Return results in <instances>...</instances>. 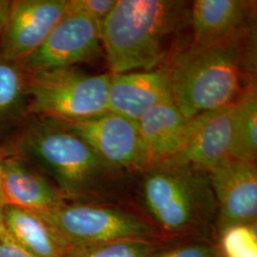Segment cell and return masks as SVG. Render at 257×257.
Instances as JSON below:
<instances>
[{
    "mask_svg": "<svg viewBox=\"0 0 257 257\" xmlns=\"http://www.w3.org/2000/svg\"><path fill=\"white\" fill-rule=\"evenodd\" d=\"M256 33L253 24L207 45L179 51L168 71L176 106L192 119L233 104L254 81Z\"/></svg>",
    "mask_w": 257,
    "mask_h": 257,
    "instance_id": "1",
    "label": "cell"
},
{
    "mask_svg": "<svg viewBox=\"0 0 257 257\" xmlns=\"http://www.w3.org/2000/svg\"><path fill=\"white\" fill-rule=\"evenodd\" d=\"M26 149L52 175L67 202L138 208V175L105 162L61 121L49 119L34 131Z\"/></svg>",
    "mask_w": 257,
    "mask_h": 257,
    "instance_id": "2",
    "label": "cell"
},
{
    "mask_svg": "<svg viewBox=\"0 0 257 257\" xmlns=\"http://www.w3.org/2000/svg\"><path fill=\"white\" fill-rule=\"evenodd\" d=\"M138 208L167 237L215 241L217 203L209 172L163 159L138 175Z\"/></svg>",
    "mask_w": 257,
    "mask_h": 257,
    "instance_id": "3",
    "label": "cell"
},
{
    "mask_svg": "<svg viewBox=\"0 0 257 257\" xmlns=\"http://www.w3.org/2000/svg\"><path fill=\"white\" fill-rule=\"evenodd\" d=\"M190 24L188 3L178 0H116L100 23L111 74L152 71Z\"/></svg>",
    "mask_w": 257,
    "mask_h": 257,
    "instance_id": "4",
    "label": "cell"
},
{
    "mask_svg": "<svg viewBox=\"0 0 257 257\" xmlns=\"http://www.w3.org/2000/svg\"><path fill=\"white\" fill-rule=\"evenodd\" d=\"M110 74H86L74 67L30 73L25 90L29 110L63 122L88 119L108 110Z\"/></svg>",
    "mask_w": 257,
    "mask_h": 257,
    "instance_id": "5",
    "label": "cell"
},
{
    "mask_svg": "<svg viewBox=\"0 0 257 257\" xmlns=\"http://www.w3.org/2000/svg\"><path fill=\"white\" fill-rule=\"evenodd\" d=\"M40 215L72 248L120 240L167 237L136 207L65 202Z\"/></svg>",
    "mask_w": 257,
    "mask_h": 257,
    "instance_id": "6",
    "label": "cell"
},
{
    "mask_svg": "<svg viewBox=\"0 0 257 257\" xmlns=\"http://www.w3.org/2000/svg\"><path fill=\"white\" fill-rule=\"evenodd\" d=\"M110 166L139 175L151 164L138 122L107 111L88 119L63 122Z\"/></svg>",
    "mask_w": 257,
    "mask_h": 257,
    "instance_id": "7",
    "label": "cell"
},
{
    "mask_svg": "<svg viewBox=\"0 0 257 257\" xmlns=\"http://www.w3.org/2000/svg\"><path fill=\"white\" fill-rule=\"evenodd\" d=\"M102 49L100 22L82 14L66 13L23 63L29 74L70 68L97 59Z\"/></svg>",
    "mask_w": 257,
    "mask_h": 257,
    "instance_id": "8",
    "label": "cell"
},
{
    "mask_svg": "<svg viewBox=\"0 0 257 257\" xmlns=\"http://www.w3.org/2000/svg\"><path fill=\"white\" fill-rule=\"evenodd\" d=\"M68 0L12 1L2 30L1 59L24 62L45 41L66 14Z\"/></svg>",
    "mask_w": 257,
    "mask_h": 257,
    "instance_id": "9",
    "label": "cell"
},
{
    "mask_svg": "<svg viewBox=\"0 0 257 257\" xmlns=\"http://www.w3.org/2000/svg\"><path fill=\"white\" fill-rule=\"evenodd\" d=\"M209 174L218 209L216 233L230 226L257 223L256 162L230 157Z\"/></svg>",
    "mask_w": 257,
    "mask_h": 257,
    "instance_id": "10",
    "label": "cell"
},
{
    "mask_svg": "<svg viewBox=\"0 0 257 257\" xmlns=\"http://www.w3.org/2000/svg\"><path fill=\"white\" fill-rule=\"evenodd\" d=\"M231 105L205 111L193 117L189 136L182 147L166 159L210 172L230 158Z\"/></svg>",
    "mask_w": 257,
    "mask_h": 257,
    "instance_id": "11",
    "label": "cell"
},
{
    "mask_svg": "<svg viewBox=\"0 0 257 257\" xmlns=\"http://www.w3.org/2000/svg\"><path fill=\"white\" fill-rule=\"evenodd\" d=\"M174 99L168 71H135L110 74L108 110L138 122L160 102Z\"/></svg>",
    "mask_w": 257,
    "mask_h": 257,
    "instance_id": "12",
    "label": "cell"
},
{
    "mask_svg": "<svg viewBox=\"0 0 257 257\" xmlns=\"http://www.w3.org/2000/svg\"><path fill=\"white\" fill-rule=\"evenodd\" d=\"M253 2L196 0L190 10L194 45H207L230 37L253 24Z\"/></svg>",
    "mask_w": 257,
    "mask_h": 257,
    "instance_id": "13",
    "label": "cell"
},
{
    "mask_svg": "<svg viewBox=\"0 0 257 257\" xmlns=\"http://www.w3.org/2000/svg\"><path fill=\"white\" fill-rule=\"evenodd\" d=\"M0 216L9 238L36 257H66L71 245L37 212L6 205Z\"/></svg>",
    "mask_w": 257,
    "mask_h": 257,
    "instance_id": "14",
    "label": "cell"
},
{
    "mask_svg": "<svg viewBox=\"0 0 257 257\" xmlns=\"http://www.w3.org/2000/svg\"><path fill=\"white\" fill-rule=\"evenodd\" d=\"M3 193L6 205L39 214L67 202L56 186L13 157L3 159Z\"/></svg>",
    "mask_w": 257,
    "mask_h": 257,
    "instance_id": "15",
    "label": "cell"
},
{
    "mask_svg": "<svg viewBox=\"0 0 257 257\" xmlns=\"http://www.w3.org/2000/svg\"><path fill=\"white\" fill-rule=\"evenodd\" d=\"M192 122L174 99L160 102L145 112L138 125L151 163L175 155L188 138Z\"/></svg>",
    "mask_w": 257,
    "mask_h": 257,
    "instance_id": "16",
    "label": "cell"
},
{
    "mask_svg": "<svg viewBox=\"0 0 257 257\" xmlns=\"http://www.w3.org/2000/svg\"><path fill=\"white\" fill-rule=\"evenodd\" d=\"M257 92L255 82L231 105L230 157L256 162Z\"/></svg>",
    "mask_w": 257,
    "mask_h": 257,
    "instance_id": "17",
    "label": "cell"
},
{
    "mask_svg": "<svg viewBox=\"0 0 257 257\" xmlns=\"http://www.w3.org/2000/svg\"><path fill=\"white\" fill-rule=\"evenodd\" d=\"M168 238L131 239L73 247L66 257H151Z\"/></svg>",
    "mask_w": 257,
    "mask_h": 257,
    "instance_id": "18",
    "label": "cell"
},
{
    "mask_svg": "<svg viewBox=\"0 0 257 257\" xmlns=\"http://www.w3.org/2000/svg\"><path fill=\"white\" fill-rule=\"evenodd\" d=\"M256 225H234L218 231L215 244L219 257H257Z\"/></svg>",
    "mask_w": 257,
    "mask_h": 257,
    "instance_id": "19",
    "label": "cell"
},
{
    "mask_svg": "<svg viewBox=\"0 0 257 257\" xmlns=\"http://www.w3.org/2000/svg\"><path fill=\"white\" fill-rule=\"evenodd\" d=\"M151 257H219L215 241L201 236L170 237Z\"/></svg>",
    "mask_w": 257,
    "mask_h": 257,
    "instance_id": "20",
    "label": "cell"
},
{
    "mask_svg": "<svg viewBox=\"0 0 257 257\" xmlns=\"http://www.w3.org/2000/svg\"><path fill=\"white\" fill-rule=\"evenodd\" d=\"M25 87V81L18 68L0 60V114L16 105Z\"/></svg>",
    "mask_w": 257,
    "mask_h": 257,
    "instance_id": "21",
    "label": "cell"
},
{
    "mask_svg": "<svg viewBox=\"0 0 257 257\" xmlns=\"http://www.w3.org/2000/svg\"><path fill=\"white\" fill-rule=\"evenodd\" d=\"M115 3L116 0H68L66 13L82 14L101 23Z\"/></svg>",
    "mask_w": 257,
    "mask_h": 257,
    "instance_id": "22",
    "label": "cell"
},
{
    "mask_svg": "<svg viewBox=\"0 0 257 257\" xmlns=\"http://www.w3.org/2000/svg\"><path fill=\"white\" fill-rule=\"evenodd\" d=\"M0 257H36L17 246L8 237L0 242Z\"/></svg>",
    "mask_w": 257,
    "mask_h": 257,
    "instance_id": "23",
    "label": "cell"
},
{
    "mask_svg": "<svg viewBox=\"0 0 257 257\" xmlns=\"http://www.w3.org/2000/svg\"><path fill=\"white\" fill-rule=\"evenodd\" d=\"M11 4H12V1L0 0V31L3 30V28L6 24V21L8 19Z\"/></svg>",
    "mask_w": 257,
    "mask_h": 257,
    "instance_id": "24",
    "label": "cell"
},
{
    "mask_svg": "<svg viewBox=\"0 0 257 257\" xmlns=\"http://www.w3.org/2000/svg\"><path fill=\"white\" fill-rule=\"evenodd\" d=\"M3 159L4 157L0 156V211L6 206L5 196L3 193Z\"/></svg>",
    "mask_w": 257,
    "mask_h": 257,
    "instance_id": "25",
    "label": "cell"
},
{
    "mask_svg": "<svg viewBox=\"0 0 257 257\" xmlns=\"http://www.w3.org/2000/svg\"><path fill=\"white\" fill-rule=\"evenodd\" d=\"M6 237H8V234L6 232V230H5L4 225H3V222L1 219V216H0V242H2Z\"/></svg>",
    "mask_w": 257,
    "mask_h": 257,
    "instance_id": "26",
    "label": "cell"
}]
</instances>
